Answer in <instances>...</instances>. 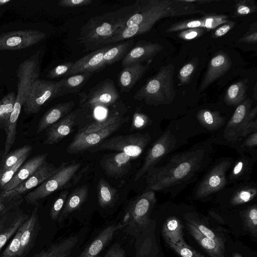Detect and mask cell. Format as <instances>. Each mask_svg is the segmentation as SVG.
I'll use <instances>...</instances> for the list:
<instances>
[{
	"label": "cell",
	"mask_w": 257,
	"mask_h": 257,
	"mask_svg": "<svg viewBox=\"0 0 257 257\" xmlns=\"http://www.w3.org/2000/svg\"><path fill=\"white\" fill-rule=\"evenodd\" d=\"M28 217L21 214L9 223H6L5 219L0 222V250Z\"/></svg>",
	"instance_id": "34"
},
{
	"label": "cell",
	"mask_w": 257,
	"mask_h": 257,
	"mask_svg": "<svg viewBox=\"0 0 257 257\" xmlns=\"http://www.w3.org/2000/svg\"><path fill=\"white\" fill-rule=\"evenodd\" d=\"M92 0H62L58 5L62 7H78L87 6L92 3Z\"/></svg>",
	"instance_id": "52"
},
{
	"label": "cell",
	"mask_w": 257,
	"mask_h": 257,
	"mask_svg": "<svg viewBox=\"0 0 257 257\" xmlns=\"http://www.w3.org/2000/svg\"><path fill=\"white\" fill-rule=\"evenodd\" d=\"M164 49L160 44L139 41L132 48L122 60L123 67L137 63L151 61L152 59Z\"/></svg>",
	"instance_id": "17"
},
{
	"label": "cell",
	"mask_w": 257,
	"mask_h": 257,
	"mask_svg": "<svg viewBox=\"0 0 257 257\" xmlns=\"http://www.w3.org/2000/svg\"><path fill=\"white\" fill-rule=\"evenodd\" d=\"M68 191H62L53 203L50 211V216L54 221L59 218L67 198Z\"/></svg>",
	"instance_id": "45"
},
{
	"label": "cell",
	"mask_w": 257,
	"mask_h": 257,
	"mask_svg": "<svg viewBox=\"0 0 257 257\" xmlns=\"http://www.w3.org/2000/svg\"><path fill=\"white\" fill-rule=\"evenodd\" d=\"M162 233L164 239L169 245L189 247L183 237V225L180 220L175 216L168 217L163 226Z\"/></svg>",
	"instance_id": "26"
},
{
	"label": "cell",
	"mask_w": 257,
	"mask_h": 257,
	"mask_svg": "<svg viewBox=\"0 0 257 257\" xmlns=\"http://www.w3.org/2000/svg\"><path fill=\"white\" fill-rule=\"evenodd\" d=\"M256 11V6L251 0H242L236 2L234 17L243 16Z\"/></svg>",
	"instance_id": "42"
},
{
	"label": "cell",
	"mask_w": 257,
	"mask_h": 257,
	"mask_svg": "<svg viewBox=\"0 0 257 257\" xmlns=\"http://www.w3.org/2000/svg\"><path fill=\"white\" fill-rule=\"evenodd\" d=\"M88 188L86 186L76 188L68 195L61 213L60 220L65 218L70 213L78 209L87 199Z\"/></svg>",
	"instance_id": "31"
},
{
	"label": "cell",
	"mask_w": 257,
	"mask_h": 257,
	"mask_svg": "<svg viewBox=\"0 0 257 257\" xmlns=\"http://www.w3.org/2000/svg\"><path fill=\"white\" fill-rule=\"evenodd\" d=\"M186 222L188 229L191 235L210 257H224L223 240H215L204 235L189 219Z\"/></svg>",
	"instance_id": "23"
},
{
	"label": "cell",
	"mask_w": 257,
	"mask_h": 257,
	"mask_svg": "<svg viewBox=\"0 0 257 257\" xmlns=\"http://www.w3.org/2000/svg\"><path fill=\"white\" fill-rule=\"evenodd\" d=\"M190 221L204 235L215 240H222L221 238L205 225L194 220H190Z\"/></svg>",
	"instance_id": "51"
},
{
	"label": "cell",
	"mask_w": 257,
	"mask_h": 257,
	"mask_svg": "<svg viewBox=\"0 0 257 257\" xmlns=\"http://www.w3.org/2000/svg\"><path fill=\"white\" fill-rule=\"evenodd\" d=\"M195 4L185 0L138 1L135 9L110 44L128 40L149 32L155 23L166 17L203 14Z\"/></svg>",
	"instance_id": "2"
},
{
	"label": "cell",
	"mask_w": 257,
	"mask_h": 257,
	"mask_svg": "<svg viewBox=\"0 0 257 257\" xmlns=\"http://www.w3.org/2000/svg\"><path fill=\"white\" fill-rule=\"evenodd\" d=\"M247 82V79L240 80L228 88L224 99L226 104L238 105L246 99Z\"/></svg>",
	"instance_id": "32"
},
{
	"label": "cell",
	"mask_w": 257,
	"mask_h": 257,
	"mask_svg": "<svg viewBox=\"0 0 257 257\" xmlns=\"http://www.w3.org/2000/svg\"><path fill=\"white\" fill-rule=\"evenodd\" d=\"M174 72L175 67L173 64L161 67L158 73L137 91L134 99L143 100L150 105L170 104L176 95Z\"/></svg>",
	"instance_id": "4"
},
{
	"label": "cell",
	"mask_w": 257,
	"mask_h": 257,
	"mask_svg": "<svg viewBox=\"0 0 257 257\" xmlns=\"http://www.w3.org/2000/svg\"><path fill=\"white\" fill-rule=\"evenodd\" d=\"M195 28H203L202 19L186 20L172 25L166 30V32H175ZM204 29V28H203Z\"/></svg>",
	"instance_id": "43"
},
{
	"label": "cell",
	"mask_w": 257,
	"mask_h": 257,
	"mask_svg": "<svg viewBox=\"0 0 257 257\" xmlns=\"http://www.w3.org/2000/svg\"><path fill=\"white\" fill-rule=\"evenodd\" d=\"M257 194L256 187L253 185H246L238 188L230 199V203L236 206L248 202L253 200Z\"/></svg>",
	"instance_id": "36"
},
{
	"label": "cell",
	"mask_w": 257,
	"mask_h": 257,
	"mask_svg": "<svg viewBox=\"0 0 257 257\" xmlns=\"http://www.w3.org/2000/svg\"><path fill=\"white\" fill-rule=\"evenodd\" d=\"M75 105L74 101L58 103L48 110L39 121L37 133H40L56 123L68 113Z\"/></svg>",
	"instance_id": "24"
},
{
	"label": "cell",
	"mask_w": 257,
	"mask_h": 257,
	"mask_svg": "<svg viewBox=\"0 0 257 257\" xmlns=\"http://www.w3.org/2000/svg\"><path fill=\"white\" fill-rule=\"evenodd\" d=\"M231 66L230 58L225 53L222 52L215 55L210 60L204 78L200 83L199 90H205L211 83L222 76Z\"/></svg>",
	"instance_id": "19"
},
{
	"label": "cell",
	"mask_w": 257,
	"mask_h": 257,
	"mask_svg": "<svg viewBox=\"0 0 257 257\" xmlns=\"http://www.w3.org/2000/svg\"><path fill=\"white\" fill-rule=\"evenodd\" d=\"M4 206L2 203H0V212L4 209Z\"/></svg>",
	"instance_id": "61"
},
{
	"label": "cell",
	"mask_w": 257,
	"mask_h": 257,
	"mask_svg": "<svg viewBox=\"0 0 257 257\" xmlns=\"http://www.w3.org/2000/svg\"><path fill=\"white\" fill-rule=\"evenodd\" d=\"M78 241L77 236H70L51 244L47 250L41 251L34 257H68Z\"/></svg>",
	"instance_id": "30"
},
{
	"label": "cell",
	"mask_w": 257,
	"mask_h": 257,
	"mask_svg": "<svg viewBox=\"0 0 257 257\" xmlns=\"http://www.w3.org/2000/svg\"><path fill=\"white\" fill-rule=\"evenodd\" d=\"M73 63L72 62H67L57 65L48 72L46 77L50 79L67 77Z\"/></svg>",
	"instance_id": "46"
},
{
	"label": "cell",
	"mask_w": 257,
	"mask_h": 257,
	"mask_svg": "<svg viewBox=\"0 0 257 257\" xmlns=\"http://www.w3.org/2000/svg\"><path fill=\"white\" fill-rule=\"evenodd\" d=\"M224 15H209L202 18L203 28L207 29H213L221 24L226 23L228 20Z\"/></svg>",
	"instance_id": "47"
},
{
	"label": "cell",
	"mask_w": 257,
	"mask_h": 257,
	"mask_svg": "<svg viewBox=\"0 0 257 257\" xmlns=\"http://www.w3.org/2000/svg\"><path fill=\"white\" fill-rule=\"evenodd\" d=\"M234 25L235 23L234 22L228 21L226 23L217 28L212 37L218 38L224 36L234 27Z\"/></svg>",
	"instance_id": "54"
},
{
	"label": "cell",
	"mask_w": 257,
	"mask_h": 257,
	"mask_svg": "<svg viewBox=\"0 0 257 257\" xmlns=\"http://www.w3.org/2000/svg\"><path fill=\"white\" fill-rule=\"evenodd\" d=\"M151 61L146 65L137 63L124 67L118 76V84L121 93L130 91L148 70Z\"/></svg>",
	"instance_id": "22"
},
{
	"label": "cell",
	"mask_w": 257,
	"mask_h": 257,
	"mask_svg": "<svg viewBox=\"0 0 257 257\" xmlns=\"http://www.w3.org/2000/svg\"><path fill=\"white\" fill-rule=\"evenodd\" d=\"M122 227V225L120 223L113 224L106 227L85 248L78 257H97L112 239L115 233Z\"/></svg>",
	"instance_id": "21"
},
{
	"label": "cell",
	"mask_w": 257,
	"mask_h": 257,
	"mask_svg": "<svg viewBox=\"0 0 257 257\" xmlns=\"http://www.w3.org/2000/svg\"><path fill=\"white\" fill-rule=\"evenodd\" d=\"M195 68V64L193 62H189L183 66L179 73V86H182L189 82Z\"/></svg>",
	"instance_id": "48"
},
{
	"label": "cell",
	"mask_w": 257,
	"mask_h": 257,
	"mask_svg": "<svg viewBox=\"0 0 257 257\" xmlns=\"http://www.w3.org/2000/svg\"><path fill=\"white\" fill-rule=\"evenodd\" d=\"M134 8L133 4L89 19L81 27L78 37V41L85 50L95 51L110 45Z\"/></svg>",
	"instance_id": "3"
},
{
	"label": "cell",
	"mask_w": 257,
	"mask_h": 257,
	"mask_svg": "<svg viewBox=\"0 0 257 257\" xmlns=\"http://www.w3.org/2000/svg\"><path fill=\"white\" fill-rule=\"evenodd\" d=\"M176 140L170 131L164 133L149 150L145 160L137 172L134 180L137 181L147 173L175 147Z\"/></svg>",
	"instance_id": "14"
},
{
	"label": "cell",
	"mask_w": 257,
	"mask_h": 257,
	"mask_svg": "<svg viewBox=\"0 0 257 257\" xmlns=\"http://www.w3.org/2000/svg\"><path fill=\"white\" fill-rule=\"evenodd\" d=\"M57 169V168L53 164L45 162L31 176L15 188L3 192L2 196L10 199L15 198L24 192L39 186L51 177Z\"/></svg>",
	"instance_id": "16"
},
{
	"label": "cell",
	"mask_w": 257,
	"mask_h": 257,
	"mask_svg": "<svg viewBox=\"0 0 257 257\" xmlns=\"http://www.w3.org/2000/svg\"><path fill=\"white\" fill-rule=\"evenodd\" d=\"M257 145V132L255 131L246 137L241 147L252 148Z\"/></svg>",
	"instance_id": "56"
},
{
	"label": "cell",
	"mask_w": 257,
	"mask_h": 257,
	"mask_svg": "<svg viewBox=\"0 0 257 257\" xmlns=\"http://www.w3.org/2000/svg\"><path fill=\"white\" fill-rule=\"evenodd\" d=\"M230 158L220 159L210 167L194 192L196 199H204L222 189L227 184V172L231 168Z\"/></svg>",
	"instance_id": "7"
},
{
	"label": "cell",
	"mask_w": 257,
	"mask_h": 257,
	"mask_svg": "<svg viewBox=\"0 0 257 257\" xmlns=\"http://www.w3.org/2000/svg\"><path fill=\"white\" fill-rule=\"evenodd\" d=\"M92 75V73L84 72L66 77L57 81V97L79 92Z\"/></svg>",
	"instance_id": "25"
},
{
	"label": "cell",
	"mask_w": 257,
	"mask_h": 257,
	"mask_svg": "<svg viewBox=\"0 0 257 257\" xmlns=\"http://www.w3.org/2000/svg\"><path fill=\"white\" fill-rule=\"evenodd\" d=\"M98 202L104 208L111 206L116 199V190L104 179H100L97 186Z\"/></svg>",
	"instance_id": "33"
},
{
	"label": "cell",
	"mask_w": 257,
	"mask_h": 257,
	"mask_svg": "<svg viewBox=\"0 0 257 257\" xmlns=\"http://www.w3.org/2000/svg\"><path fill=\"white\" fill-rule=\"evenodd\" d=\"M252 100L245 99L237 105L224 130V137L229 142L239 140L240 135L247 125L254 120L257 114V107L251 108Z\"/></svg>",
	"instance_id": "11"
},
{
	"label": "cell",
	"mask_w": 257,
	"mask_h": 257,
	"mask_svg": "<svg viewBox=\"0 0 257 257\" xmlns=\"http://www.w3.org/2000/svg\"><path fill=\"white\" fill-rule=\"evenodd\" d=\"M0 75H1V70H0Z\"/></svg>",
	"instance_id": "63"
},
{
	"label": "cell",
	"mask_w": 257,
	"mask_h": 257,
	"mask_svg": "<svg viewBox=\"0 0 257 257\" xmlns=\"http://www.w3.org/2000/svg\"><path fill=\"white\" fill-rule=\"evenodd\" d=\"M124 122V118L121 117L115 122L102 130L88 134L79 131L68 146L66 152L70 154H76L88 150L106 139Z\"/></svg>",
	"instance_id": "12"
},
{
	"label": "cell",
	"mask_w": 257,
	"mask_h": 257,
	"mask_svg": "<svg viewBox=\"0 0 257 257\" xmlns=\"http://www.w3.org/2000/svg\"><path fill=\"white\" fill-rule=\"evenodd\" d=\"M47 154L35 156L27 161L18 169L11 180L3 188V192L9 191L18 186L31 176L46 162Z\"/></svg>",
	"instance_id": "20"
},
{
	"label": "cell",
	"mask_w": 257,
	"mask_h": 257,
	"mask_svg": "<svg viewBox=\"0 0 257 257\" xmlns=\"http://www.w3.org/2000/svg\"><path fill=\"white\" fill-rule=\"evenodd\" d=\"M120 117L118 113L114 112L105 118L90 123L81 131L88 134L102 130L115 122Z\"/></svg>",
	"instance_id": "38"
},
{
	"label": "cell",
	"mask_w": 257,
	"mask_h": 257,
	"mask_svg": "<svg viewBox=\"0 0 257 257\" xmlns=\"http://www.w3.org/2000/svg\"><path fill=\"white\" fill-rule=\"evenodd\" d=\"M57 81L37 79L31 84L23 106L27 114L37 113L46 102L57 97Z\"/></svg>",
	"instance_id": "10"
},
{
	"label": "cell",
	"mask_w": 257,
	"mask_h": 257,
	"mask_svg": "<svg viewBox=\"0 0 257 257\" xmlns=\"http://www.w3.org/2000/svg\"><path fill=\"white\" fill-rule=\"evenodd\" d=\"M82 112L81 109H77L49 127L44 144H56L71 133L77 117Z\"/></svg>",
	"instance_id": "18"
},
{
	"label": "cell",
	"mask_w": 257,
	"mask_h": 257,
	"mask_svg": "<svg viewBox=\"0 0 257 257\" xmlns=\"http://www.w3.org/2000/svg\"><path fill=\"white\" fill-rule=\"evenodd\" d=\"M242 216L245 228L254 236L257 233V206L253 205L242 211Z\"/></svg>",
	"instance_id": "39"
},
{
	"label": "cell",
	"mask_w": 257,
	"mask_h": 257,
	"mask_svg": "<svg viewBox=\"0 0 257 257\" xmlns=\"http://www.w3.org/2000/svg\"><path fill=\"white\" fill-rule=\"evenodd\" d=\"M148 120L146 115L140 112H136L133 116V125L136 128H142L147 124Z\"/></svg>",
	"instance_id": "53"
},
{
	"label": "cell",
	"mask_w": 257,
	"mask_h": 257,
	"mask_svg": "<svg viewBox=\"0 0 257 257\" xmlns=\"http://www.w3.org/2000/svg\"><path fill=\"white\" fill-rule=\"evenodd\" d=\"M254 163V159L246 155H241L236 160L230 170L227 183H236L249 178Z\"/></svg>",
	"instance_id": "28"
},
{
	"label": "cell",
	"mask_w": 257,
	"mask_h": 257,
	"mask_svg": "<svg viewBox=\"0 0 257 257\" xmlns=\"http://www.w3.org/2000/svg\"><path fill=\"white\" fill-rule=\"evenodd\" d=\"M233 257H242L241 255L238 253H235L233 255Z\"/></svg>",
	"instance_id": "60"
},
{
	"label": "cell",
	"mask_w": 257,
	"mask_h": 257,
	"mask_svg": "<svg viewBox=\"0 0 257 257\" xmlns=\"http://www.w3.org/2000/svg\"><path fill=\"white\" fill-rule=\"evenodd\" d=\"M132 159L123 153L118 152L107 158L103 161L102 167L109 175L122 176L130 168Z\"/></svg>",
	"instance_id": "27"
},
{
	"label": "cell",
	"mask_w": 257,
	"mask_h": 257,
	"mask_svg": "<svg viewBox=\"0 0 257 257\" xmlns=\"http://www.w3.org/2000/svg\"><path fill=\"white\" fill-rule=\"evenodd\" d=\"M0 203H1V199H0Z\"/></svg>",
	"instance_id": "62"
},
{
	"label": "cell",
	"mask_w": 257,
	"mask_h": 257,
	"mask_svg": "<svg viewBox=\"0 0 257 257\" xmlns=\"http://www.w3.org/2000/svg\"><path fill=\"white\" fill-rule=\"evenodd\" d=\"M31 149V146L26 145L17 149L9 155L5 160L4 164L2 166V170L0 172V173L3 172L9 167L14 165L23 156L29 154Z\"/></svg>",
	"instance_id": "41"
},
{
	"label": "cell",
	"mask_w": 257,
	"mask_h": 257,
	"mask_svg": "<svg viewBox=\"0 0 257 257\" xmlns=\"http://www.w3.org/2000/svg\"><path fill=\"white\" fill-rule=\"evenodd\" d=\"M239 42L246 43H255L257 42V32L256 31L247 33L239 40Z\"/></svg>",
	"instance_id": "58"
},
{
	"label": "cell",
	"mask_w": 257,
	"mask_h": 257,
	"mask_svg": "<svg viewBox=\"0 0 257 257\" xmlns=\"http://www.w3.org/2000/svg\"><path fill=\"white\" fill-rule=\"evenodd\" d=\"M38 226V217L36 212H34L26 220V225L21 238V248L19 257H25L33 245Z\"/></svg>",
	"instance_id": "29"
},
{
	"label": "cell",
	"mask_w": 257,
	"mask_h": 257,
	"mask_svg": "<svg viewBox=\"0 0 257 257\" xmlns=\"http://www.w3.org/2000/svg\"><path fill=\"white\" fill-rule=\"evenodd\" d=\"M11 2V0H0V7Z\"/></svg>",
	"instance_id": "59"
},
{
	"label": "cell",
	"mask_w": 257,
	"mask_h": 257,
	"mask_svg": "<svg viewBox=\"0 0 257 257\" xmlns=\"http://www.w3.org/2000/svg\"><path fill=\"white\" fill-rule=\"evenodd\" d=\"M103 257H126L125 252L118 243L113 244Z\"/></svg>",
	"instance_id": "55"
},
{
	"label": "cell",
	"mask_w": 257,
	"mask_h": 257,
	"mask_svg": "<svg viewBox=\"0 0 257 257\" xmlns=\"http://www.w3.org/2000/svg\"><path fill=\"white\" fill-rule=\"evenodd\" d=\"M26 220L19 228L12 240L3 251L1 257H19L21 248V238L26 225Z\"/></svg>",
	"instance_id": "40"
},
{
	"label": "cell",
	"mask_w": 257,
	"mask_h": 257,
	"mask_svg": "<svg viewBox=\"0 0 257 257\" xmlns=\"http://www.w3.org/2000/svg\"><path fill=\"white\" fill-rule=\"evenodd\" d=\"M110 45L97 49L76 60L68 76L90 72L94 73L108 65L105 53Z\"/></svg>",
	"instance_id": "15"
},
{
	"label": "cell",
	"mask_w": 257,
	"mask_h": 257,
	"mask_svg": "<svg viewBox=\"0 0 257 257\" xmlns=\"http://www.w3.org/2000/svg\"><path fill=\"white\" fill-rule=\"evenodd\" d=\"M196 116L200 124L209 130L214 131L219 128L225 121L218 112L206 109L199 110Z\"/></svg>",
	"instance_id": "35"
},
{
	"label": "cell",
	"mask_w": 257,
	"mask_h": 257,
	"mask_svg": "<svg viewBox=\"0 0 257 257\" xmlns=\"http://www.w3.org/2000/svg\"><path fill=\"white\" fill-rule=\"evenodd\" d=\"M16 95L11 92L4 96L0 101V123H6L15 103Z\"/></svg>",
	"instance_id": "37"
},
{
	"label": "cell",
	"mask_w": 257,
	"mask_h": 257,
	"mask_svg": "<svg viewBox=\"0 0 257 257\" xmlns=\"http://www.w3.org/2000/svg\"><path fill=\"white\" fill-rule=\"evenodd\" d=\"M204 32L203 28H192L180 32L178 37L183 40H190L200 37Z\"/></svg>",
	"instance_id": "50"
},
{
	"label": "cell",
	"mask_w": 257,
	"mask_h": 257,
	"mask_svg": "<svg viewBox=\"0 0 257 257\" xmlns=\"http://www.w3.org/2000/svg\"><path fill=\"white\" fill-rule=\"evenodd\" d=\"M257 130V119L255 118L250 123H249L247 126L245 127L243 132H242L239 140L241 139L246 138L247 136L251 134L252 133L256 131Z\"/></svg>",
	"instance_id": "57"
},
{
	"label": "cell",
	"mask_w": 257,
	"mask_h": 257,
	"mask_svg": "<svg viewBox=\"0 0 257 257\" xmlns=\"http://www.w3.org/2000/svg\"><path fill=\"white\" fill-rule=\"evenodd\" d=\"M79 95L80 106L91 109L110 106L120 99L113 81L109 78L99 82L88 93H82Z\"/></svg>",
	"instance_id": "9"
},
{
	"label": "cell",
	"mask_w": 257,
	"mask_h": 257,
	"mask_svg": "<svg viewBox=\"0 0 257 257\" xmlns=\"http://www.w3.org/2000/svg\"><path fill=\"white\" fill-rule=\"evenodd\" d=\"M80 167V163L61 164L51 177L26 196V201L34 203L55 191L68 187Z\"/></svg>",
	"instance_id": "5"
},
{
	"label": "cell",
	"mask_w": 257,
	"mask_h": 257,
	"mask_svg": "<svg viewBox=\"0 0 257 257\" xmlns=\"http://www.w3.org/2000/svg\"><path fill=\"white\" fill-rule=\"evenodd\" d=\"M150 141L148 134L119 135L105 139L88 150L93 152L104 150L116 151L135 158L143 153Z\"/></svg>",
	"instance_id": "8"
},
{
	"label": "cell",
	"mask_w": 257,
	"mask_h": 257,
	"mask_svg": "<svg viewBox=\"0 0 257 257\" xmlns=\"http://www.w3.org/2000/svg\"><path fill=\"white\" fill-rule=\"evenodd\" d=\"M47 37L45 32L36 30L11 31L0 34V50L26 49L42 41Z\"/></svg>",
	"instance_id": "13"
},
{
	"label": "cell",
	"mask_w": 257,
	"mask_h": 257,
	"mask_svg": "<svg viewBox=\"0 0 257 257\" xmlns=\"http://www.w3.org/2000/svg\"><path fill=\"white\" fill-rule=\"evenodd\" d=\"M169 246L180 257H205L191 246L185 247L174 244H169Z\"/></svg>",
	"instance_id": "49"
},
{
	"label": "cell",
	"mask_w": 257,
	"mask_h": 257,
	"mask_svg": "<svg viewBox=\"0 0 257 257\" xmlns=\"http://www.w3.org/2000/svg\"><path fill=\"white\" fill-rule=\"evenodd\" d=\"M212 152V147L207 142L175 154L162 165L147 172L149 190L168 191L189 183L209 166Z\"/></svg>",
	"instance_id": "1"
},
{
	"label": "cell",
	"mask_w": 257,
	"mask_h": 257,
	"mask_svg": "<svg viewBox=\"0 0 257 257\" xmlns=\"http://www.w3.org/2000/svg\"><path fill=\"white\" fill-rule=\"evenodd\" d=\"M156 201L155 192L151 190L138 196L126 209L122 227L135 232L145 228L150 222L151 212Z\"/></svg>",
	"instance_id": "6"
},
{
	"label": "cell",
	"mask_w": 257,
	"mask_h": 257,
	"mask_svg": "<svg viewBox=\"0 0 257 257\" xmlns=\"http://www.w3.org/2000/svg\"><path fill=\"white\" fill-rule=\"evenodd\" d=\"M29 154L23 156L14 165L11 166L0 173V187H3L6 185L15 175L18 169L27 159Z\"/></svg>",
	"instance_id": "44"
}]
</instances>
